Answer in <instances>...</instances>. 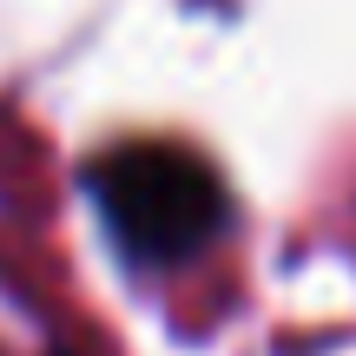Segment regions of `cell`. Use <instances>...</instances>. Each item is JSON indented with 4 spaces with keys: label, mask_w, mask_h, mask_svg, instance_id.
<instances>
[{
    "label": "cell",
    "mask_w": 356,
    "mask_h": 356,
    "mask_svg": "<svg viewBox=\"0 0 356 356\" xmlns=\"http://www.w3.org/2000/svg\"><path fill=\"white\" fill-rule=\"evenodd\" d=\"M92 198H99L113 238L145 264L198 251L225 225V185L185 145H119L92 165Z\"/></svg>",
    "instance_id": "6da1fadb"
}]
</instances>
